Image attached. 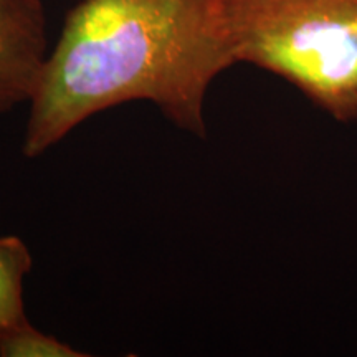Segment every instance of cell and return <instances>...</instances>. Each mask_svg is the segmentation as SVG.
Here are the masks:
<instances>
[{"label":"cell","mask_w":357,"mask_h":357,"mask_svg":"<svg viewBox=\"0 0 357 357\" xmlns=\"http://www.w3.org/2000/svg\"><path fill=\"white\" fill-rule=\"evenodd\" d=\"M48 53L42 0H0V114L30 102Z\"/></svg>","instance_id":"obj_3"},{"label":"cell","mask_w":357,"mask_h":357,"mask_svg":"<svg viewBox=\"0 0 357 357\" xmlns=\"http://www.w3.org/2000/svg\"><path fill=\"white\" fill-rule=\"evenodd\" d=\"M234 65L227 0H78L29 102L22 153L38 158L131 101L205 137L207 93Z\"/></svg>","instance_id":"obj_1"},{"label":"cell","mask_w":357,"mask_h":357,"mask_svg":"<svg viewBox=\"0 0 357 357\" xmlns=\"http://www.w3.org/2000/svg\"><path fill=\"white\" fill-rule=\"evenodd\" d=\"M0 356L2 357H86L55 336L45 334L25 321L15 329L0 336Z\"/></svg>","instance_id":"obj_5"},{"label":"cell","mask_w":357,"mask_h":357,"mask_svg":"<svg viewBox=\"0 0 357 357\" xmlns=\"http://www.w3.org/2000/svg\"><path fill=\"white\" fill-rule=\"evenodd\" d=\"M33 265L32 253L15 235L0 236V336L29 321L24 284Z\"/></svg>","instance_id":"obj_4"},{"label":"cell","mask_w":357,"mask_h":357,"mask_svg":"<svg viewBox=\"0 0 357 357\" xmlns=\"http://www.w3.org/2000/svg\"><path fill=\"white\" fill-rule=\"evenodd\" d=\"M236 63L283 78L337 123L357 121V0H227Z\"/></svg>","instance_id":"obj_2"}]
</instances>
